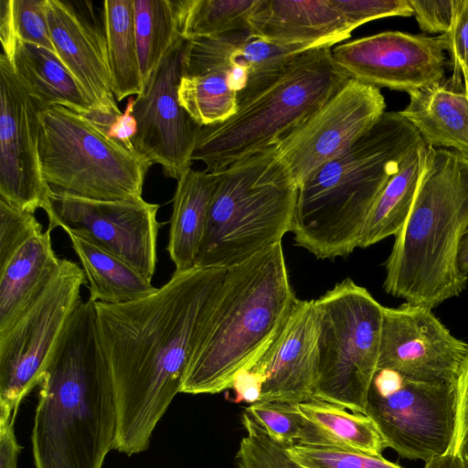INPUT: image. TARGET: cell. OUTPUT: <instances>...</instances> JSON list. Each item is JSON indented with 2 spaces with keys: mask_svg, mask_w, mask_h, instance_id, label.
<instances>
[{
  "mask_svg": "<svg viewBox=\"0 0 468 468\" xmlns=\"http://www.w3.org/2000/svg\"><path fill=\"white\" fill-rule=\"evenodd\" d=\"M226 272L196 266L174 271L143 299L122 304L95 302L115 396L114 450L127 456L148 450L157 423L181 391Z\"/></svg>",
  "mask_w": 468,
  "mask_h": 468,
  "instance_id": "obj_1",
  "label": "cell"
},
{
  "mask_svg": "<svg viewBox=\"0 0 468 468\" xmlns=\"http://www.w3.org/2000/svg\"><path fill=\"white\" fill-rule=\"evenodd\" d=\"M31 434L36 468H102L117 411L95 302H79L42 372Z\"/></svg>",
  "mask_w": 468,
  "mask_h": 468,
  "instance_id": "obj_2",
  "label": "cell"
},
{
  "mask_svg": "<svg viewBox=\"0 0 468 468\" xmlns=\"http://www.w3.org/2000/svg\"><path fill=\"white\" fill-rule=\"evenodd\" d=\"M423 143L399 112H385L348 150L298 187L292 227L295 245L321 260L352 253L381 191Z\"/></svg>",
  "mask_w": 468,
  "mask_h": 468,
  "instance_id": "obj_3",
  "label": "cell"
},
{
  "mask_svg": "<svg viewBox=\"0 0 468 468\" xmlns=\"http://www.w3.org/2000/svg\"><path fill=\"white\" fill-rule=\"evenodd\" d=\"M282 241L227 269L181 387L216 394L232 387L271 345L295 305Z\"/></svg>",
  "mask_w": 468,
  "mask_h": 468,
  "instance_id": "obj_4",
  "label": "cell"
},
{
  "mask_svg": "<svg viewBox=\"0 0 468 468\" xmlns=\"http://www.w3.org/2000/svg\"><path fill=\"white\" fill-rule=\"evenodd\" d=\"M468 228V156L427 147L410 213L385 262L386 292L432 309L459 296L468 277L458 268Z\"/></svg>",
  "mask_w": 468,
  "mask_h": 468,
  "instance_id": "obj_5",
  "label": "cell"
},
{
  "mask_svg": "<svg viewBox=\"0 0 468 468\" xmlns=\"http://www.w3.org/2000/svg\"><path fill=\"white\" fill-rule=\"evenodd\" d=\"M214 173L197 267L229 269L292 231L298 185L275 145Z\"/></svg>",
  "mask_w": 468,
  "mask_h": 468,
  "instance_id": "obj_6",
  "label": "cell"
},
{
  "mask_svg": "<svg viewBox=\"0 0 468 468\" xmlns=\"http://www.w3.org/2000/svg\"><path fill=\"white\" fill-rule=\"evenodd\" d=\"M348 80L334 61L331 48L299 53L270 83L240 101L234 115L200 127L192 161L214 173L278 144Z\"/></svg>",
  "mask_w": 468,
  "mask_h": 468,
  "instance_id": "obj_7",
  "label": "cell"
},
{
  "mask_svg": "<svg viewBox=\"0 0 468 468\" xmlns=\"http://www.w3.org/2000/svg\"><path fill=\"white\" fill-rule=\"evenodd\" d=\"M38 122L40 170L50 190L101 201L142 197L151 166L144 157L65 107L39 112Z\"/></svg>",
  "mask_w": 468,
  "mask_h": 468,
  "instance_id": "obj_8",
  "label": "cell"
},
{
  "mask_svg": "<svg viewBox=\"0 0 468 468\" xmlns=\"http://www.w3.org/2000/svg\"><path fill=\"white\" fill-rule=\"evenodd\" d=\"M314 303L320 332L314 399L365 414L378 371L384 306L350 278Z\"/></svg>",
  "mask_w": 468,
  "mask_h": 468,
  "instance_id": "obj_9",
  "label": "cell"
},
{
  "mask_svg": "<svg viewBox=\"0 0 468 468\" xmlns=\"http://www.w3.org/2000/svg\"><path fill=\"white\" fill-rule=\"evenodd\" d=\"M365 415L374 421L387 447L403 458L426 462L451 452L453 445L456 384L413 381L378 370Z\"/></svg>",
  "mask_w": 468,
  "mask_h": 468,
  "instance_id": "obj_10",
  "label": "cell"
},
{
  "mask_svg": "<svg viewBox=\"0 0 468 468\" xmlns=\"http://www.w3.org/2000/svg\"><path fill=\"white\" fill-rule=\"evenodd\" d=\"M85 272L61 259L56 277L33 304L0 334V417L16 416L23 399L41 380L48 360L81 300Z\"/></svg>",
  "mask_w": 468,
  "mask_h": 468,
  "instance_id": "obj_11",
  "label": "cell"
},
{
  "mask_svg": "<svg viewBox=\"0 0 468 468\" xmlns=\"http://www.w3.org/2000/svg\"><path fill=\"white\" fill-rule=\"evenodd\" d=\"M48 229L60 227L126 261L152 281L156 266L159 205L142 197L101 201L49 192Z\"/></svg>",
  "mask_w": 468,
  "mask_h": 468,
  "instance_id": "obj_12",
  "label": "cell"
},
{
  "mask_svg": "<svg viewBox=\"0 0 468 468\" xmlns=\"http://www.w3.org/2000/svg\"><path fill=\"white\" fill-rule=\"evenodd\" d=\"M186 41L181 37L167 50L144 83L133 111L136 121L132 141L134 150L151 165H160L166 176L176 180L190 169L201 127L178 101Z\"/></svg>",
  "mask_w": 468,
  "mask_h": 468,
  "instance_id": "obj_13",
  "label": "cell"
},
{
  "mask_svg": "<svg viewBox=\"0 0 468 468\" xmlns=\"http://www.w3.org/2000/svg\"><path fill=\"white\" fill-rule=\"evenodd\" d=\"M378 88L349 79L319 110L276 144L298 187L348 150L386 112Z\"/></svg>",
  "mask_w": 468,
  "mask_h": 468,
  "instance_id": "obj_14",
  "label": "cell"
},
{
  "mask_svg": "<svg viewBox=\"0 0 468 468\" xmlns=\"http://www.w3.org/2000/svg\"><path fill=\"white\" fill-rule=\"evenodd\" d=\"M448 48L447 34L386 31L336 45L332 56L348 79L410 94L443 80Z\"/></svg>",
  "mask_w": 468,
  "mask_h": 468,
  "instance_id": "obj_15",
  "label": "cell"
},
{
  "mask_svg": "<svg viewBox=\"0 0 468 468\" xmlns=\"http://www.w3.org/2000/svg\"><path fill=\"white\" fill-rule=\"evenodd\" d=\"M467 355L468 344L453 336L431 309L409 303L384 307L378 370L456 384Z\"/></svg>",
  "mask_w": 468,
  "mask_h": 468,
  "instance_id": "obj_16",
  "label": "cell"
},
{
  "mask_svg": "<svg viewBox=\"0 0 468 468\" xmlns=\"http://www.w3.org/2000/svg\"><path fill=\"white\" fill-rule=\"evenodd\" d=\"M0 198L22 210H50V188L40 170L38 113L43 108L0 55Z\"/></svg>",
  "mask_w": 468,
  "mask_h": 468,
  "instance_id": "obj_17",
  "label": "cell"
},
{
  "mask_svg": "<svg viewBox=\"0 0 468 468\" xmlns=\"http://www.w3.org/2000/svg\"><path fill=\"white\" fill-rule=\"evenodd\" d=\"M55 50L96 112L111 123L122 112L112 89L107 40L91 2L47 0Z\"/></svg>",
  "mask_w": 468,
  "mask_h": 468,
  "instance_id": "obj_18",
  "label": "cell"
},
{
  "mask_svg": "<svg viewBox=\"0 0 468 468\" xmlns=\"http://www.w3.org/2000/svg\"><path fill=\"white\" fill-rule=\"evenodd\" d=\"M319 332L314 300L298 299L271 345L249 368L264 378L258 402L314 399Z\"/></svg>",
  "mask_w": 468,
  "mask_h": 468,
  "instance_id": "obj_19",
  "label": "cell"
},
{
  "mask_svg": "<svg viewBox=\"0 0 468 468\" xmlns=\"http://www.w3.org/2000/svg\"><path fill=\"white\" fill-rule=\"evenodd\" d=\"M303 51L297 47L270 44L250 30L232 31L187 40L183 75L225 73L238 91L239 102L265 87Z\"/></svg>",
  "mask_w": 468,
  "mask_h": 468,
  "instance_id": "obj_20",
  "label": "cell"
},
{
  "mask_svg": "<svg viewBox=\"0 0 468 468\" xmlns=\"http://www.w3.org/2000/svg\"><path fill=\"white\" fill-rule=\"evenodd\" d=\"M249 25L270 44L304 50L332 48L353 31L332 0H257Z\"/></svg>",
  "mask_w": 468,
  "mask_h": 468,
  "instance_id": "obj_21",
  "label": "cell"
},
{
  "mask_svg": "<svg viewBox=\"0 0 468 468\" xmlns=\"http://www.w3.org/2000/svg\"><path fill=\"white\" fill-rule=\"evenodd\" d=\"M30 96L43 108L62 106L81 114L108 132L111 122L100 115L58 56L43 47L17 40L10 61Z\"/></svg>",
  "mask_w": 468,
  "mask_h": 468,
  "instance_id": "obj_22",
  "label": "cell"
},
{
  "mask_svg": "<svg viewBox=\"0 0 468 468\" xmlns=\"http://www.w3.org/2000/svg\"><path fill=\"white\" fill-rule=\"evenodd\" d=\"M51 231L27 240L0 271V334L5 332L42 294L61 266Z\"/></svg>",
  "mask_w": 468,
  "mask_h": 468,
  "instance_id": "obj_23",
  "label": "cell"
},
{
  "mask_svg": "<svg viewBox=\"0 0 468 468\" xmlns=\"http://www.w3.org/2000/svg\"><path fill=\"white\" fill-rule=\"evenodd\" d=\"M399 112L415 127L427 147L468 156V95L452 81L410 92L408 105Z\"/></svg>",
  "mask_w": 468,
  "mask_h": 468,
  "instance_id": "obj_24",
  "label": "cell"
},
{
  "mask_svg": "<svg viewBox=\"0 0 468 468\" xmlns=\"http://www.w3.org/2000/svg\"><path fill=\"white\" fill-rule=\"evenodd\" d=\"M216 185L215 173L191 168L177 180L167 245L176 272L197 266Z\"/></svg>",
  "mask_w": 468,
  "mask_h": 468,
  "instance_id": "obj_25",
  "label": "cell"
},
{
  "mask_svg": "<svg viewBox=\"0 0 468 468\" xmlns=\"http://www.w3.org/2000/svg\"><path fill=\"white\" fill-rule=\"evenodd\" d=\"M90 282V299L111 304L134 302L154 293L151 280L90 240L68 233Z\"/></svg>",
  "mask_w": 468,
  "mask_h": 468,
  "instance_id": "obj_26",
  "label": "cell"
},
{
  "mask_svg": "<svg viewBox=\"0 0 468 468\" xmlns=\"http://www.w3.org/2000/svg\"><path fill=\"white\" fill-rule=\"evenodd\" d=\"M426 153L423 143L406 157L387 183L370 210L358 248L396 236L404 226L420 186Z\"/></svg>",
  "mask_w": 468,
  "mask_h": 468,
  "instance_id": "obj_27",
  "label": "cell"
},
{
  "mask_svg": "<svg viewBox=\"0 0 468 468\" xmlns=\"http://www.w3.org/2000/svg\"><path fill=\"white\" fill-rule=\"evenodd\" d=\"M112 89L117 101L139 95L144 89L134 28L133 0L103 2Z\"/></svg>",
  "mask_w": 468,
  "mask_h": 468,
  "instance_id": "obj_28",
  "label": "cell"
},
{
  "mask_svg": "<svg viewBox=\"0 0 468 468\" xmlns=\"http://www.w3.org/2000/svg\"><path fill=\"white\" fill-rule=\"evenodd\" d=\"M134 28L144 83L181 37L177 0H133Z\"/></svg>",
  "mask_w": 468,
  "mask_h": 468,
  "instance_id": "obj_29",
  "label": "cell"
},
{
  "mask_svg": "<svg viewBox=\"0 0 468 468\" xmlns=\"http://www.w3.org/2000/svg\"><path fill=\"white\" fill-rule=\"evenodd\" d=\"M178 101L191 118L200 126L222 122L237 112L238 91L229 76L207 71L182 77Z\"/></svg>",
  "mask_w": 468,
  "mask_h": 468,
  "instance_id": "obj_30",
  "label": "cell"
},
{
  "mask_svg": "<svg viewBox=\"0 0 468 468\" xmlns=\"http://www.w3.org/2000/svg\"><path fill=\"white\" fill-rule=\"evenodd\" d=\"M257 0H177L179 31L186 40L250 30Z\"/></svg>",
  "mask_w": 468,
  "mask_h": 468,
  "instance_id": "obj_31",
  "label": "cell"
},
{
  "mask_svg": "<svg viewBox=\"0 0 468 468\" xmlns=\"http://www.w3.org/2000/svg\"><path fill=\"white\" fill-rule=\"evenodd\" d=\"M301 411L342 447L373 455L387 448L374 421L365 414L350 413L345 408L317 399L299 403Z\"/></svg>",
  "mask_w": 468,
  "mask_h": 468,
  "instance_id": "obj_32",
  "label": "cell"
},
{
  "mask_svg": "<svg viewBox=\"0 0 468 468\" xmlns=\"http://www.w3.org/2000/svg\"><path fill=\"white\" fill-rule=\"evenodd\" d=\"M273 438L285 442L342 447L331 435L308 419L297 403L256 402L247 409ZM345 448V447H344Z\"/></svg>",
  "mask_w": 468,
  "mask_h": 468,
  "instance_id": "obj_33",
  "label": "cell"
},
{
  "mask_svg": "<svg viewBox=\"0 0 468 468\" xmlns=\"http://www.w3.org/2000/svg\"><path fill=\"white\" fill-rule=\"evenodd\" d=\"M246 435L236 453L237 468H308L292 453L289 444L271 436L248 412L242 416Z\"/></svg>",
  "mask_w": 468,
  "mask_h": 468,
  "instance_id": "obj_34",
  "label": "cell"
},
{
  "mask_svg": "<svg viewBox=\"0 0 468 468\" xmlns=\"http://www.w3.org/2000/svg\"><path fill=\"white\" fill-rule=\"evenodd\" d=\"M294 457L308 468H402L382 455L332 445L290 442Z\"/></svg>",
  "mask_w": 468,
  "mask_h": 468,
  "instance_id": "obj_35",
  "label": "cell"
},
{
  "mask_svg": "<svg viewBox=\"0 0 468 468\" xmlns=\"http://www.w3.org/2000/svg\"><path fill=\"white\" fill-rule=\"evenodd\" d=\"M42 232L33 213L0 198V271L27 240Z\"/></svg>",
  "mask_w": 468,
  "mask_h": 468,
  "instance_id": "obj_36",
  "label": "cell"
},
{
  "mask_svg": "<svg viewBox=\"0 0 468 468\" xmlns=\"http://www.w3.org/2000/svg\"><path fill=\"white\" fill-rule=\"evenodd\" d=\"M13 16L17 40L56 53L47 17V0H13Z\"/></svg>",
  "mask_w": 468,
  "mask_h": 468,
  "instance_id": "obj_37",
  "label": "cell"
},
{
  "mask_svg": "<svg viewBox=\"0 0 468 468\" xmlns=\"http://www.w3.org/2000/svg\"><path fill=\"white\" fill-rule=\"evenodd\" d=\"M354 30L367 22L387 16L413 15L409 0H332Z\"/></svg>",
  "mask_w": 468,
  "mask_h": 468,
  "instance_id": "obj_38",
  "label": "cell"
},
{
  "mask_svg": "<svg viewBox=\"0 0 468 468\" xmlns=\"http://www.w3.org/2000/svg\"><path fill=\"white\" fill-rule=\"evenodd\" d=\"M447 36L448 52L454 69L452 83L457 87L462 75L464 91L468 95V0H458L453 23Z\"/></svg>",
  "mask_w": 468,
  "mask_h": 468,
  "instance_id": "obj_39",
  "label": "cell"
},
{
  "mask_svg": "<svg viewBox=\"0 0 468 468\" xmlns=\"http://www.w3.org/2000/svg\"><path fill=\"white\" fill-rule=\"evenodd\" d=\"M421 31L443 35L450 32L458 0H409Z\"/></svg>",
  "mask_w": 468,
  "mask_h": 468,
  "instance_id": "obj_40",
  "label": "cell"
},
{
  "mask_svg": "<svg viewBox=\"0 0 468 468\" xmlns=\"http://www.w3.org/2000/svg\"><path fill=\"white\" fill-rule=\"evenodd\" d=\"M457 420L451 452L459 455L468 468V355L462 367L457 383Z\"/></svg>",
  "mask_w": 468,
  "mask_h": 468,
  "instance_id": "obj_41",
  "label": "cell"
},
{
  "mask_svg": "<svg viewBox=\"0 0 468 468\" xmlns=\"http://www.w3.org/2000/svg\"><path fill=\"white\" fill-rule=\"evenodd\" d=\"M15 416L0 417V468H17L22 447L14 430Z\"/></svg>",
  "mask_w": 468,
  "mask_h": 468,
  "instance_id": "obj_42",
  "label": "cell"
},
{
  "mask_svg": "<svg viewBox=\"0 0 468 468\" xmlns=\"http://www.w3.org/2000/svg\"><path fill=\"white\" fill-rule=\"evenodd\" d=\"M264 378L260 374L244 369L233 380L231 389L236 392V401H245L250 404L260 400Z\"/></svg>",
  "mask_w": 468,
  "mask_h": 468,
  "instance_id": "obj_43",
  "label": "cell"
},
{
  "mask_svg": "<svg viewBox=\"0 0 468 468\" xmlns=\"http://www.w3.org/2000/svg\"><path fill=\"white\" fill-rule=\"evenodd\" d=\"M134 101L135 98H129L124 112L114 120L107 133L129 150L136 152L132 143L136 133V121L133 114Z\"/></svg>",
  "mask_w": 468,
  "mask_h": 468,
  "instance_id": "obj_44",
  "label": "cell"
},
{
  "mask_svg": "<svg viewBox=\"0 0 468 468\" xmlns=\"http://www.w3.org/2000/svg\"><path fill=\"white\" fill-rule=\"evenodd\" d=\"M0 40L2 53L11 61L17 43L13 16V0H0Z\"/></svg>",
  "mask_w": 468,
  "mask_h": 468,
  "instance_id": "obj_45",
  "label": "cell"
},
{
  "mask_svg": "<svg viewBox=\"0 0 468 468\" xmlns=\"http://www.w3.org/2000/svg\"><path fill=\"white\" fill-rule=\"evenodd\" d=\"M424 468H467L464 461L456 453L448 452L425 462Z\"/></svg>",
  "mask_w": 468,
  "mask_h": 468,
  "instance_id": "obj_46",
  "label": "cell"
},
{
  "mask_svg": "<svg viewBox=\"0 0 468 468\" xmlns=\"http://www.w3.org/2000/svg\"><path fill=\"white\" fill-rule=\"evenodd\" d=\"M457 263L460 271L464 276L468 277V228L464 232L460 243Z\"/></svg>",
  "mask_w": 468,
  "mask_h": 468,
  "instance_id": "obj_47",
  "label": "cell"
}]
</instances>
